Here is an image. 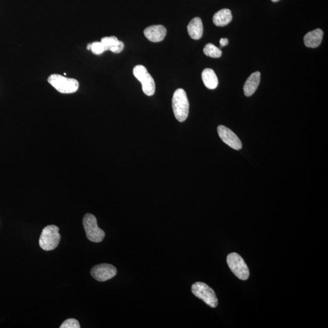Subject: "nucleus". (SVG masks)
<instances>
[{
  "label": "nucleus",
  "instance_id": "obj_1",
  "mask_svg": "<svg viewBox=\"0 0 328 328\" xmlns=\"http://www.w3.org/2000/svg\"><path fill=\"white\" fill-rule=\"evenodd\" d=\"M172 108L175 118L180 122L187 119L189 113V102L187 94L183 89L175 91L172 99Z\"/></svg>",
  "mask_w": 328,
  "mask_h": 328
},
{
  "label": "nucleus",
  "instance_id": "obj_2",
  "mask_svg": "<svg viewBox=\"0 0 328 328\" xmlns=\"http://www.w3.org/2000/svg\"><path fill=\"white\" fill-rule=\"evenodd\" d=\"M60 238L59 228L54 225H50L44 227L41 232L39 244L44 251H51L58 246Z\"/></svg>",
  "mask_w": 328,
  "mask_h": 328
},
{
  "label": "nucleus",
  "instance_id": "obj_3",
  "mask_svg": "<svg viewBox=\"0 0 328 328\" xmlns=\"http://www.w3.org/2000/svg\"><path fill=\"white\" fill-rule=\"evenodd\" d=\"M48 81L55 90L63 94L76 93L79 88V83L77 80L70 79L59 74H52L48 78Z\"/></svg>",
  "mask_w": 328,
  "mask_h": 328
},
{
  "label": "nucleus",
  "instance_id": "obj_4",
  "mask_svg": "<svg viewBox=\"0 0 328 328\" xmlns=\"http://www.w3.org/2000/svg\"><path fill=\"white\" fill-rule=\"evenodd\" d=\"M83 225L89 240L93 243H100L104 240L105 233L98 227L97 219L93 214H86L83 219Z\"/></svg>",
  "mask_w": 328,
  "mask_h": 328
},
{
  "label": "nucleus",
  "instance_id": "obj_5",
  "mask_svg": "<svg viewBox=\"0 0 328 328\" xmlns=\"http://www.w3.org/2000/svg\"><path fill=\"white\" fill-rule=\"evenodd\" d=\"M191 292L196 297L204 302L211 308H216L218 304L216 295L212 288L202 282H196L191 286Z\"/></svg>",
  "mask_w": 328,
  "mask_h": 328
},
{
  "label": "nucleus",
  "instance_id": "obj_6",
  "mask_svg": "<svg viewBox=\"0 0 328 328\" xmlns=\"http://www.w3.org/2000/svg\"><path fill=\"white\" fill-rule=\"evenodd\" d=\"M227 263L230 270L239 279L246 280L249 277V269L245 261L237 253L233 252L228 255Z\"/></svg>",
  "mask_w": 328,
  "mask_h": 328
},
{
  "label": "nucleus",
  "instance_id": "obj_7",
  "mask_svg": "<svg viewBox=\"0 0 328 328\" xmlns=\"http://www.w3.org/2000/svg\"><path fill=\"white\" fill-rule=\"evenodd\" d=\"M133 74L141 83L144 94L152 96L155 93L156 86L154 78L149 73L145 66H136L133 69Z\"/></svg>",
  "mask_w": 328,
  "mask_h": 328
},
{
  "label": "nucleus",
  "instance_id": "obj_8",
  "mask_svg": "<svg viewBox=\"0 0 328 328\" xmlns=\"http://www.w3.org/2000/svg\"><path fill=\"white\" fill-rule=\"evenodd\" d=\"M117 274V269L115 266L110 264H101L93 267L91 271V275L94 279L99 282H106L115 277Z\"/></svg>",
  "mask_w": 328,
  "mask_h": 328
},
{
  "label": "nucleus",
  "instance_id": "obj_9",
  "mask_svg": "<svg viewBox=\"0 0 328 328\" xmlns=\"http://www.w3.org/2000/svg\"><path fill=\"white\" fill-rule=\"evenodd\" d=\"M218 133L221 140L227 145L236 150L241 149L242 143L240 139L231 130L224 126H219Z\"/></svg>",
  "mask_w": 328,
  "mask_h": 328
},
{
  "label": "nucleus",
  "instance_id": "obj_10",
  "mask_svg": "<svg viewBox=\"0 0 328 328\" xmlns=\"http://www.w3.org/2000/svg\"><path fill=\"white\" fill-rule=\"evenodd\" d=\"M146 37L152 42L158 43L162 41L166 34V29L163 25H154L144 30Z\"/></svg>",
  "mask_w": 328,
  "mask_h": 328
},
{
  "label": "nucleus",
  "instance_id": "obj_11",
  "mask_svg": "<svg viewBox=\"0 0 328 328\" xmlns=\"http://www.w3.org/2000/svg\"><path fill=\"white\" fill-rule=\"evenodd\" d=\"M261 79L260 72L257 71L252 73L247 79L244 85V93L246 96L250 97L254 94L259 86Z\"/></svg>",
  "mask_w": 328,
  "mask_h": 328
},
{
  "label": "nucleus",
  "instance_id": "obj_12",
  "mask_svg": "<svg viewBox=\"0 0 328 328\" xmlns=\"http://www.w3.org/2000/svg\"><path fill=\"white\" fill-rule=\"evenodd\" d=\"M324 32L321 29H317L308 32L304 37L305 46L308 48H316L321 44Z\"/></svg>",
  "mask_w": 328,
  "mask_h": 328
},
{
  "label": "nucleus",
  "instance_id": "obj_13",
  "mask_svg": "<svg viewBox=\"0 0 328 328\" xmlns=\"http://www.w3.org/2000/svg\"><path fill=\"white\" fill-rule=\"evenodd\" d=\"M189 35L193 40H198L203 34V24L201 19L195 17L191 19L187 26Z\"/></svg>",
  "mask_w": 328,
  "mask_h": 328
},
{
  "label": "nucleus",
  "instance_id": "obj_14",
  "mask_svg": "<svg viewBox=\"0 0 328 328\" xmlns=\"http://www.w3.org/2000/svg\"><path fill=\"white\" fill-rule=\"evenodd\" d=\"M232 20L231 10L229 9H223L218 11L213 15V21L216 26L223 27L227 26Z\"/></svg>",
  "mask_w": 328,
  "mask_h": 328
},
{
  "label": "nucleus",
  "instance_id": "obj_15",
  "mask_svg": "<svg viewBox=\"0 0 328 328\" xmlns=\"http://www.w3.org/2000/svg\"><path fill=\"white\" fill-rule=\"evenodd\" d=\"M202 79L204 85L209 90H215L218 85L217 76L212 69H205L202 73Z\"/></svg>",
  "mask_w": 328,
  "mask_h": 328
},
{
  "label": "nucleus",
  "instance_id": "obj_16",
  "mask_svg": "<svg viewBox=\"0 0 328 328\" xmlns=\"http://www.w3.org/2000/svg\"><path fill=\"white\" fill-rule=\"evenodd\" d=\"M203 51L205 55L212 58H219L222 55L221 50L212 43L207 44Z\"/></svg>",
  "mask_w": 328,
  "mask_h": 328
},
{
  "label": "nucleus",
  "instance_id": "obj_17",
  "mask_svg": "<svg viewBox=\"0 0 328 328\" xmlns=\"http://www.w3.org/2000/svg\"><path fill=\"white\" fill-rule=\"evenodd\" d=\"M118 38L112 36V37H106L101 39V42L105 47V51L111 50L118 42Z\"/></svg>",
  "mask_w": 328,
  "mask_h": 328
},
{
  "label": "nucleus",
  "instance_id": "obj_18",
  "mask_svg": "<svg viewBox=\"0 0 328 328\" xmlns=\"http://www.w3.org/2000/svg\"><path fill=\"white\" fill-rule=\"evenodd\" d=\"M60 328H80L79 322L76 319H69L66 320L61 325Z\"/></svg>",
  "mask_w": 328,
  "mask_h": 328
},
{
  "label": "nucleus",
  "instance_id": "obj_19",
  "mask_svg": "<svg viewBox=\"0 0 328 328\" xmlns=\"http://www.w3.org/2000/svg\"><path fill=\"white\" fill-rule=\"evenodd\" d=\"M91 50L93 54L96 55L101 54L105 51L104 46L101 42H98V41L91 43Z\"/></svg>",
  "mask_w": 328,
  "mask_h": 328
},
{
  "label": "nucleus",
  "instance_id": "obj_20",
  "mask_svg": "<svg viewBox=\"0 0 328 328\" xmlns=\"http://www.w3.org/2000/svg\"><path fill=\"white\" fill-rule=\"evenodd\" d=\"M124 48V44L121 41H118L116 45L111 48L110 51L114 52V53L118 54L120 53Z\"/></svg>",
  "mask_w": 328,
  "mask_h": 328
},
{
  "label": "nucleus",
  "instance_id": "obj_21",
  "mask_svg": "<svg viewBox=\"0 0 328 328\" xmlns=\"http://www.w3.org/2000/svg\"><path fill=\"white\" fill-rule=\"evenodd\" d=\"M219 44L221 47L226 46L229 44V40L226 38H221L220 41H219Z\"/></svg>",
  "mask_w": 328,
  "mask_h": 328
},
{
  "label": "nucleus",
  "instance_id": "obj_22",
  "mask_svg": "<svg viewBox=\"0 0 328 328\" xmlns=\"http://www.w3.org/2000/svg\"><path fill=\"white\" fill-rule=\"evenodd\" d=\"M91 44H88L87 46V49L88 50H91Z\"/></svg>",
  "mask_w": 328,
  "mask_h": 328
},
{
  "label": "nucleus",
  "instance_id": "obj_23",
  "mask_svg": "<svg viewBox=\"0 0 328 328\" xmlns=\"http://www.w3.org/2000/svg\"><path fill=\"white\" fill-rule=\"evenodd\" d=\"M271 1H273V2H277V1H280V0H271Z\"/></svg>",
  "mask_w": 328,
  "mask_h": 328
}]
</instances>
